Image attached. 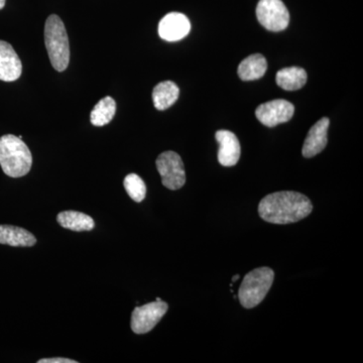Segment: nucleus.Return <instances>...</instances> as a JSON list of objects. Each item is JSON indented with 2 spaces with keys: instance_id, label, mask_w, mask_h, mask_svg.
<instances>
[{
  "instance_id": "f257e3e1",
  "label": "nucleus",
  "mask_w": 363,
  "mask_h": 363,
  "mask_svg": "<svg viewBox=\"0 0 363 363\" xmlns=\"http://www.w3.org/2000/svg\"><path fill=\"white\" fill-rule=\"evenodd\" d=\"M313 211L311 200L295 191H281L262 198L259 214L272 224H291L302 220Z\"/></svg>"
},
{
  "instance_id": "f03ea898",
  "label": "nucleus",
  "mask_w": 363,
  "mask_h": 363,
  "mask_svg": "<svg viewBox=\"0 0 363 363\" xmlns=\"http://www.w3.org/2000/svg\"><path fill=\"white\" fill-rule=\"evenodd\" d=\"M32 164V152L23 140L13 135L0 138V166L6 175L11 178L28 175Z\"/></svg>"
},
{
  "instance_id": "7ed1b4c3",
  "label": "nucleus",
  "mask_w": 363,
  "mask_h": 363,
  "mask_svg": "<svg viewBox=\"0 0 363 363\" xmlns=\"http://www.w3.org/2000/svg\"><path fill=\"white\" fill-rule=\"evenodd\" d=\"M45 44L55 70L65 71L70 62V45L65 25L56 14H52L45 21Z\"/></svg>"
},
{
  "instance_id": "20e7f679",
  "label": "nucleus",
  "mask_w": 363,
  "mask_h": 363,
  "mask_svg": "<svg viewBox=\"0 0 363 363\" xmlns=\"http://www.w3.org/2000/svg\"><path fill=\"white\" fill-rule=\"evenodd\" d=\"M274 279V272L269 267H259L248 272L238 290L242 307L252 309L259 305L271 290Z\"/></svg>"
},
{
  "instance_id": "39448f33",
  "label": "nucleus",
  "mask_w": 363,
  "mask_h": 363,
  "mask_svg": "<svg viewBox=\"0 0 363 363\" xmlns=\"http://www.w3.org/2000/svg\"><path fill=\"white\" fill-rule=\"evenodd\" d=\"M157 169L162 177V183L169 190H179L185 185L186 173L181 157L168 150L157 157Z\"/></svg>"
},
{
  "instance_id": "423d86ee",
  "label": "nucleus",
  "mask_w": 363,
  "mask_h": 363,
  "mask_svg": "<svg viewBox=\"0 0 363 363\" xmlns=\"http://www.w3.org/2000/svg\"><path fill=\"white\" fill-rule=\"evenodd\" d=\"M257 16L260 25L271 32H281L290 23V13L281 0H260Z\"/></svg>"
},
{
  "instance_id": "0eeeda50",
  "label": "nucleus",
  "mask_w": 363,
  "mask_h": 363,
  "mask_svg": "<svg viewBox=\"0 0 363 363\" xmlns=\"http://www.w3.org/2000/svg\"><path fill=\"white\" fill-rule=\"evenodd\" d=\"M168 309V304L162 300L136 307L131 314V330L135 334H145L152 331Z\"/></svg>"
},
{
  "instance_id": "6e6552de",
  "label": "nucleus",
  "mask_w": 363,
  "mask_h": 363,
  "mask_svg": "<svg viewBox=\"0 0 363 363\" xmlns=\"http://www.w3.org/2000/svg\"><path fill=\"white\" fill-rule=\"evenodd\" d=\"M294 112L295 107L291 102L284 99H276L259 105L255 111V116L264 125L274 128L279 124L291 121Z\"/></svg>"
},
{
  "instance_id": "1a4fd4ad",
  "label": "nucleus",
  "mask_w": 363,
  "mask_h": 363,
  "mask_svg": "<svg viewBox=\"0 0 363 363\" xmlns=\"http://www.w3.org/2000/svg\"><path fill=\"white\" fill-rule=\"evenodd\" d=\"M190 30V21L185 14L180 13H168L159 23L160 37L167 42H178L187 37Z\"/></svg>"
},
{
  "instance_id": "9d476101",
  "label": "nucleus",
  "mask_w": 363,
  "mask_h": 363,
  "mask_svg": "<svg viewBox=\"0 0 363 363\" xmlns=\"http://www.w3.org/2000/svg\"><path fill=\"white\" fill-rule=\"evenodd\" d=\"M330 121L327 117L320 119L310 128L303 145L302 155L307 159L323 152L328 143V128Z\"/></svg>"
},
{
  "instance_id": "9b49d317",
  "label": "nucleus",
  "mask_w": 363,
  "mask_h": 363,
  "mask_svg": "<svg viewBox=\"0 0 363 363\" xmlns=\"http://www.w3.org/2000/svg\"><path fill=\"white\" fill-rule=\"evenodd\" d=\"M219 143L218 162L223 167H233L240 159V143L238 136L229 130H218L215 135Z\"/></svg>"
},
{
  "instance_id": "f8f14e48",
  "label": "nucleus",
  "mask_w": 363,
  "mask_h": 363,
  "mask_svg": "<svg viewBox=\"0 0 363 363\" xmlns=\"http://www.w3.org/2000/svg\"><path fill=\"white\" fill-rule=\"evenodd\" d=\"M23 64L13 45L0 40V80L13 82L21 77Z\"/></svg>"
},
{
  "instance_id": "ddd939ff",
  "label": "nucleus",
  "mask_w": 363,
  "mask_h": 363,
  "mask_svg": "<svg viewBox=\"0 0 363 363\" xmlns=\"http://www.w3.org/2000/svg\"><path fill=\"white\" fill-rule=\"evenodd\" d=\"M37 243L33 233L21 227L0 225V245L13 247H30Z\"/></svg>"
},
{
  "instance_id": "4468645a",
  "label": "nucleus",
  "mask_w": 363,
  "mask_h": 363,
  "mask_svg": "<svg viewBox=\"0 0 363 363\" xmlns=\"http://www.w3.org/2000/svg\"><path fill=\"white\" fill-rule=\"evenodd\" d=\"M179 95H180V89L176 83L172 81L159 83L152 91L155 107L157 111H166L175 104Z\"/></svg>"
},
{
  "instance_id": "2eb2a0df",
  "label": "nucleus",
  "mask_w": 363,
  "mask_h": 363,
  "mask_svg": "<svg viewBox=\"0 0 363 363\" xmlns=\"http://www.w3.org/2000/svg\"><path fill=\"white\" fill-rule=\"evenodd\" d=\"M267 60L262 55L255 54L243 60L238 66V76L242 81L260 79L266 74Z\"/></svg>"
},
{
  "instance_id": "dca6fc26",
  "label": "nucleus",
  "mask_w": 363,
  "mask_h": 363,
  "mask_svg": "<svg viewBox=\"0 0 363 363\" xmlns=\"http://www.w3.org/2000/svg\"><path fill=\"white\" fill-rule=\"evenodd\" d=\"M277 84L281 89L296 91L304 87L307 82V72L300 67L284 68L277 73Z\"/></svg>"
},
{
  "instance_id": "f3484780",
  "label": "nucleus",
  "mask_w": 363,
  "mask_h": 363,
  "mask_svg": "<svg viewBox=\"0 0 363 363\" xmlns=\"http://www.w3.org/2000/svg\"><path fill=\"white\" fill-rule=\"evenodd\" d=\"M60 225L72 231H91L95 226L92 217L77 211H63L57 216Z\"/></svg>"
},
{
  "instance_id": "a211bd4d",
  "label": "nucleus",
  "mask_w": 363,
  "mask_h": 363,
  "mask_svg": "<svg viewBox=\"0 0 363 363\" xmlns=\"http://www.w3.org/2000/svg\"><path fill=\"white\" fill-rule=\"evenodd\" d=\"M116 102L111 96L104 97L91 111L90 121L94 126H104L111 123L116 116Z\"/></svg>"
},
{
  "instance_id": "6ab92c4d",
  "label": "nucleus",
  "mask_w": 363,
  "mask_h": 363,
  "mask_svg": "<svg viewBox=\"0 0 363 363\" xmlns=\"http://www.w3.org/2000/svg\"><path fill=\"white\" fill-rule=\"evenodd\" d=\"M123 185L126 193L133 201L138 203L143 201L147 195V186L140 176L136 174H130L124 179Z\"/></svg>"
},
{
  "instance_id": "aec40b11",
  "label": "nucleus",
  "mask_w": 363,
  "mask_h": 363,
  "mask_svg": "<svg viewBox=\"0 0 363 363\" xmlns=\"http://www.w3.org/2000/svg\"><path fill=\"white\" fill-rule=\"evenodd\" d=\"M76 360L69 359V358L55 357V358H43L38 360V363H77Z\"/></svg>"
},
{
  "instance_id": "412c9836",
  "label": "nucleus",
  "mask_w": 363,
  "mask_h": 363,
  "mask_svg": "<svg viewBox=\"0 0 363 363\" xmlns=\"http://www.w3.org/2000/svg\"><path fill=\"white\" fill-rule=\"evenodd\" d=\"M6 0H0V9H4V6H6Z\"/></svg>"
},
{
  "instance_id": "4be33fe9",
  "label": "nucleus",
  "mask_w": 363,
  "mask_h": 363,
  "mask_svg": "<svg viewBox=\"0 0 363 363\" xmlns=\"http://www.w3.org/2000/svg\"><path fill=\"white\" fill-rule=\"evenodd\" d=\"M238 279H240V274H235V276H233V278L231 279V281H233V283H234V281H238Z\"/></svg>"
}]
</instances>
